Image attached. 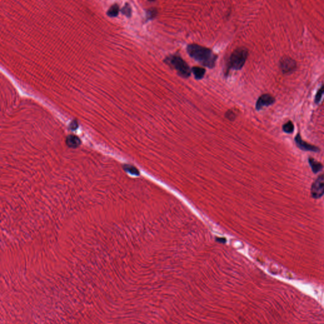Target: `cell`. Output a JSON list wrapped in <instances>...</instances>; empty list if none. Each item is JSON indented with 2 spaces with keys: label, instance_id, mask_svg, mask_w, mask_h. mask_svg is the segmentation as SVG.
Returning <instances> with one entry per match:
<instances>
[{
  "label": "cell",
  "instance_id": "cell-4",
  "mask_svg": "<svg viewBox=\"0 0 324 324\" xmlns=\"http://www.w3.org/2000/svg\"><path fill=\"white\" fill-rule=\"evenodd\" d=\"M311 193L314 198H320L324 194V174L320 176L313 183Z\"/></svg>",
  "mask_w": 324,
  "mask_h": 324
},
{
  "label": "cell",
  "instance_id": "cell-10",
  "mask_svg": "<svg viewBox=\"0 0 324 324\" xmlns=\"http://www.w3.org/2000/svg\"><path fill=\"white\" fill-rule=\"evenodd\" d=\"M192 72L195 75V77L196 79H201L204 75L205 73V69L198 67H195L192 68Z\"/></svg>",
  "mask_w": 324,
  "mask_h": 324
},
{
  "label": "cell",
  "instance_id": "cell-11",
  "mask_svg": "<svg viewBox=\"0 0 324 324\" xmlns=\"http://www.w3.org/2000/svg\"><path fill=\"white\" fill-rule=\"evenodd\" d=\"M120 9L117 4L112 5L107 12V15L110 17H115L119 15Z\"/></svg>",
  "mask_w": 324,
  "mask_h": 324
},
{
  "label": "cell",
  "instance_id": "cell-18",
  "mask_svg": "<svg viewBox=\"0 0 324 324\" xmlns=\"http://www.w3.org/2000/svg\"><path fill=\"white\" fill-rule=\"evenodd\" d=\"M77 122H72V123L71 124V125H70V127H71V129H72V130H75L76 128H77Z\"/></svg>",
  "mask_w": 324,
  "mask_h": 324
},
{
  "label": "cell",
  "instance_id": "cell-12",
  "mask_svg": "<svg viewBox=\"0 0 324 324\" xmlns=\"http://www.w3.org/2000/svg\"><path fill=\"white\" fill-rule=\"evenodd\" d=\"M294 125H293V122L291 121H289L287 123H285L282 127L283 131L285 133H287V134H292L294 131Z\"/></svg>",
  "mask_w": 324,
  "mask_h": 324
},
{
  "label": "cell",
  "instance_id": "cell-8",
  "mask_svg": "<svg viewBox=\"0 0 324 324\" xmlns=\"http://www.w3.org/2000/svg\"><path fill=\"white\" fill-rule=\"evenodd\" d=\"M67 144L70 148H77L80 146L81 141L79 138L75 136H69L66 139Z\"/></svg>",
  "mask_w": 324,
  "mask_h": 324
},
{
  "label": "cell",
  "instance_id": "cell-2",
  "mask_svg": "<svg viewBox=\"0 0 324 324\" xmlns=\"http://www.w3.org/2000/svg\"><path fill=\"white\" fill-rule=\"evenodd\" d=\"M247 56L248 51L244 48L236 49L231 55L228 62V68L229 70H240L244 66Z\"/></svg>",
  "mask_w": 324,
  "mask_h": 324
},
{
  "label": "cell",
  "instance_id": "cell-14",
  "mask_svg": "<svg viewBox=\"0 0 324 324\" xmlns=\"http://www.w3.org/2000/svg\"><path fill=\"white\" fill-rule=\"evenodd\" d=\"M124 168L125 170L128 171V172H129L130 174H133V175H139V171L138 170V169H136L135 167H132V166H130V165H125L124 166Z\"/></svg>",
  "mask_w": 324,
  "mask_h": 324
},
{
  "label": "cell",
  "instance_id": "cell-17",
  "mask_svg": "<svg viewBox=\"0 0 324 324\" xmlns=\"http://www.w3.org/2000/svg\"><path fill=\"white\" fill-rule=\"evenodd\" d=\"M225 117L227 119L230 120H233L235 119L236 118V113L232 111V110H228L226 113H225Z\"/></svg>",
  "mask_w": 324,
  "mask_h": 324
},
{
  "label": "cell",
  "instance_id": "cell-19",
  "mask_svg": "<svg viewBox=\"0 0 324 324\" xmlns=\"http://www.w3.org/2000/svg\"><path fill=\"white\" fill-rule=\"evenodd\" d=\"M148 1H149V2H154V1H156V0H148Z\"/></svg>",
  "mask_w": 324,
  "mask_h": 324
},
{
  "label": "cell",
  "instance_id": "cell-16",
  "mask_svg": "<svg viewBox=\"0 0 324 324\" xmlns=\"http://www.w3.org/2000/svg\"><path fill=\"white\" fill-rule=\"evenodd\" d=\"M157 14V10L155 8H153V9H150V10H148L146 15H147L148 19L149 20V19H152V18H155Z\"/></svg>",
  "mask_w": 324,
  "mask_h": 324
},
{
  "label": "cell",
  "instance_id": "cell-5",
  "mask_svg": "<svg viewBox=\"0 0 324 324\" xmlns=\"http://www.w3.org/2000/svg\"><path fill=\"white\" fill-rule=\"evenodd\" d=\"M280 67L284 73H291L296 69V63L290 57L284 56L280 61Z\"/></svg>",
  "mask_w": 324,
  "mask_h": 324
},
{
  "label": "cell",
  "instance_id": "cell-13",
  "mask_svg": "<svg viewBox=\"0 0 324 324\" xmlns=\"http://www.w3.org/2000/svg\"><path fill=\"white\" fill-rule=\"evenodd\" d=\"M323 94H324V85L322 86L319 89V90L318 91V92L316 94V96L315 97V103L316 104L318 103L320 101V100H321V99L322 98V96H323Z\"/></svg>",
  "mask_w": 324,
  "mask_h": 324
},
{
  "label": "cell",
  "instance_id": "cell-7",
  "mask_svg": "<svg viewBox=\"0 0 324 324\" xmlns=\"http://www.w3.org/2000/svg\"><path fill=\"white\" fill-rule=\"evenodd\" d=\"M295 142L296 143V145L298 147L303 151H313V152H318L320 151V149L315 146H313L310 144L307 143V142L303 141L301 135L299 133L296 135L295 137Z\"/></svg>",
  "mask_w": 324,
  "mask_h": 324
},
{
  "label": "cell",
  "instance_id": "cell-6",
  "mask_svg": "<svg viewBox=\"0 0 324 324\" xmlns=\"http://www.w3.org/2000/svg\"><path fill=\"white\" fill-rule=\"evenodd\" d=\"M275 102V98L269 94H265L258 98L256 104V110H259L262 109L265 106H268Z\"/></svg>",
  "mask_w": 324,
  "mask_h": 324
},
{
  "label": "cell",
  "instance_id": "cell-9",
  "mask_svg": "<svg viewBox=\"0 0 324 324\" xmlns=\"http://www.w3.org/2000/svg\"><path fill=\"white\" fill-rule=\"evenodd\" d=\"M308 162L312 169L313 172L315 174L319 172V171H320L323 168L322 164L321 163L316 161L315 159H313L312 158H308Z\"/></svg>",
  "mask_w": 324,
  "mask_h": 324
},
{
  "label": "cell",
  "instance_id": "cell-15",
  "mask_svg": "<svg viewBox=\"0 0 324 324\" xmlns=\"http://www.w3.org/2000/svg\"><path fill=\"white\" fill-rule=\"evenodd\" d=\"M121 12H122V14L125 15L127 17H130V15H131L132 10H131V8H130V5L129 4H125V5L122 8Z\"/></svg>",
  "mask_w": 324,
  "mask_h": 324
},
{
  "label": "cell",
  "instance_id": "cell-3",
  "mask_svg": "<svg viewBox=\"0 0 324 324\" xmlns=\"http://www.w3.org/2000/svg\"><path fill=\"white\" fill-rule=\"evenodd\" d=\"M165 62L170 66L175 68L178 73L182 77H189L190 75V70L187 63L177 55L170 56L165 59Z\"/></svg>",
  "mask_w": 324,
  "mask_h": 324
},
{
  "label": "cell",
  "instance_id": "cell-1",
  "mask_svg": "<svg viewBox=\"0 0 324 324\" xmlns=\"http://www.w3.org/2000/svg\"><path fill=\"white\" fill-rule=\"evenodd\" d=\"M187 51L190 57L202 65L208 68L215 67L217 56L211 49L196 44H191L187 46Z\"/></svg>",
  "mask_w": 324,
  "mask_h": 324
}]
</instances>
